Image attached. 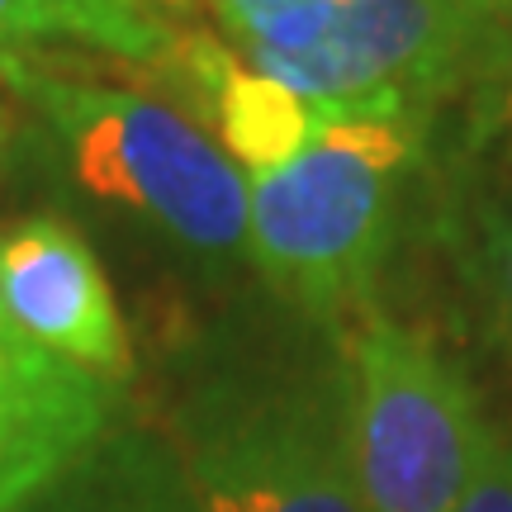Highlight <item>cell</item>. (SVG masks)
I'll return each mask as SVG.
<instances>
[{
    "label": "cell",
    "mask_w": 512,
    "mask_h": 512,
    "mask_svg": "<svg viewBox=\"0 0 512 512\" xmlns=\"http://www.w3.org/2000/svg\"><path fill=\"white\" fill-rule=\"evenodd\" d=\"M166 441L200 512H366L347 328L238 304L185 351Z\"/></svg>",
    "instance_id": "obj_1"
},
{
    "label": "cell",
    "mask_w": 512,
    "mask_h": 512,
    "mask_svg": "<svg viewBox=\"0 0 512 512\" xmlns=\"http://www.w3.org/2000/svg\"><path fill=\"white\" fill-rule=\"evenodd\" d=\"M422 128L427 114L384 100L323 110V128L294 162L247 176V242L275 299L328 323L366 304L399 238V195Z\"/></svg>",
    "instance_id": "obj_2"
},
{
    "label": "cell",
    "mask_w": 512,
    "mask_h": 512,
    "mask_svg": "<svg viewBox=\"0 0 512 512\" xmlns=\"http://www.w3.org/2000/svg\"><path fill=\"white\" fill-rule=\"evenodd\" d=\"M0 76L53 128L72 176L200 261L252 256L247 176L171 105L128 86L34 72L0 53Z\"/></svg>",
    "instance_id": "obj_3"
},
{
    "label": "cell",
    "mask_w": 512,
    "mask_h": 512,
    "mask_svg": "<svg viewBox=\"0 0 512 512\" xmlns=\"http://www.w3.org/2000/svg\"><path fill=\"white\" fill-rule=\"evenodd\" d=\"M347 347L366 512H456L489 441L475 384L432 337L384 313H366Z\"/></svg>",
    "instance_id": "obj_4"
},
{
    "label": "cell",
    "mask_w": 512,
    "mask_h": 512,
    "mask_svg": "<svg viewBox=\"0 0 512 512\" xmlns=\"http://www.w3.org/2000/svg\"><path fill=\"white\" fill-rule=\"evenodd\" d=\"M242 53L318 110L384 100L432 114L465 76L489 81L508 62L512 29L446 0H337L304 29L247 43Z\"/></svg>",
    "instance_id": "obj_5"
},
{
    "label": "cell",
    "mask_w": 512,
    "mask_h": 512,
    "mask_svg": "<svg viewBox=\"0 0 512 512\" xmlns=\"http://www.w3.org/2000/svg\"><path fill=\"white\" fill-rule=\"evenodd\" d=\"M0 304L29 342L81 375L110 389L133 375L124 313L91 242L72 223L34 214L0 233Z\"/></svg>",
    "instance_id": "obj_6"
},
{
    "label": "cell",
    "mask_w": 512,
    "mask_h": 512,
    "mask_svg": "<svg viewBox=\"0 0 512 512\" xmlns=\"http://www.w3.org/2000/svg\"><path fill=\"white\" fill-rule=\"evenodd\" d=\"M110 422V384L29 342L0 304V512H15Z\"/></svg>",
    "instance_id": "obj_7"
},
{
    "label": "cell",
    "mask_w": 512,
    "mask_h": 512,
    "mask_svg": "<svg viewBox=\"0 0 512 512\" xmlns=\"http://www.w3.org/2000/svg\"><path fill=\"white\" fill-rule=\"evenodd\" d=\"M166 62H176L185 72V86L200 95L204 114L214 119L223 157L242 176L280 171L323 128V110L313 100L256 67H242L228 48L200 34H176V43L166 48Z\"/></svg>",
    "instance_id": "obj_8"
},
{
    "label": "cell",
    "mask_w": 512,
    "mask_h": 512,
    "mask_svg": "<svg viewBox=\"0 0 512 512\" xmlns=\"http://www.w3.org/2000/svg\"><path fill=\"white\" fill-rule=\"evenodd\" d=\"M15 512H200L166 432L110 422Z\"/></svg>",
    "instance_id": "obj_9"
},
{
    "label": "cell",
    "mask_w": 512,
    "mask_h": 512,
    "mask_svg": "<svg viewBox=\"0 0 512 512\" xmlns=\"http://www.w3.org/2000/svg\"><path fill=\"white\" fill-rule=\"evenodd\" d=\"M465 275L475 285L479 313L489 323L494 347L512 361V195L484 204L470 223Z\"/></svg>",
    "instance_id": "obj_10"
},
{
    "label": "cell",
    "mask_w": 512,
    "mask_h": 512,
    "mask_svg": "<svg viewBox=\"0 0 512 512\" xmlns=\"http://www.w3.org/2000/svg\"><path fill=\"white\" fill-rule=\"evenodd\" d=\"M53 5L67 15L72 38L128 57V62H157L176 43V34L138 0H53Z\"/></svg>",
    "instance_id": "obj_11"
},
{
    "label": "cell",
    "mask_w": 512,
    "mask_h": 512,
    "mask_svg": "<svg viewBox=\"0 0 512 512\" xmlns=\"http://www.w3.org/2000/svg\"><path fill=\"white\" fill-rule=\"evenodd\" d=\"M337 0H219V15L228 19V29L247 43H266V38L294 34L323 10H332Z\"/></svg>",
    "instance_id": "obj_12"
},
{
    "label": "cell",
    "mask_w": 512,
    "mask_h": 512,
    "mask_svg": "<svg viewBox=\"0 0 512 512\" xmlns=\"http://www.w3.org/2000/svg\"><path fill=\"white\" fill-rule=\"evenodd\" d=\"M456 512H512V437L489 427V441L479 451V465L465 494H460Z\"/></svg>",
    "instance_id": "obj_13"
},
{
    "label": "cell",
    "mask_w": 512,
    "mask_h": 512,
    "mask_svg": "<svg viewBox=\"0 0 512 512\" xmlns=\"http://www.w3.org/2000/svg\"><path fill=\"white\" fill-rule=\"evenodd\" d=\"M48 38H72V24L53 0H0V53H10L15 43Z\"/></svg>",
    "instance_id": "obj_14"
},
{
    "label": "cell",
    "mask_w": 512,
    "mask_h": 512,
    "mask_svg": "<svg viewBox=\"0 0 512 512\" xmlns=\"http://www.w3.org/2000/svg\"><path fill=\"white\" fill-rule=\"evenodd\" d=\"M489 95H494V128L503 138V157L512 162V57L489 76Z\"/></svg>",
    "instance_id": "obj_15"
},
{
    "label": "cell",
    "mask_w": 512,
    "mask_h": 512,
    "mask_svg": "<svg viewBox=\"0 0 512 512\" xmlns=\"http://www.w3.org/2000/svg\"><path fill=\"white\" fill-rule=\"evenodd\" d=\"M446 5H456L475 19H489L498 29H512V0H446Z\"/></svg>",
    "instance_id": "obj_16"
},
{
    "label": "cell",
    "mask_w": 512,
    "mask_h": 512,
    "mask_svg": "<svg viewBox=\"0 0 512 512\" xmlns=\"http://www.w3.org/2000/svg\"><path fill=\"white\" fill-rule=\"evenodd\" d=\"M152 5H171V10H185V5H195V0H152Z\"/></svg>",
    "instance_id": "obj_17"
}]
</instances>
